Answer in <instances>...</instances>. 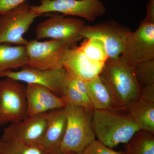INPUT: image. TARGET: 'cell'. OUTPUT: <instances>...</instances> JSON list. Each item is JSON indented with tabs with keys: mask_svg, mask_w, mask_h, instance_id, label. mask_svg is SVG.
<instances>
[{
	"mask_svg": "<svg viewBox=\"0 0 154 154\" xmlns=\"http://www.w3.org/2000/svg\"><path fill=\"white\" fill-rule=\"evenodd\" d=\"M100 76L113 93L122 110L140 99L141 86L138 82L134 66L128 63L121 55L108 59Z\"/></svg>",
	"mask_w": 154,
	"mask_h": 154,
	"instance_id": "obj_1",
	"label": "cell"
},
{
	"mask_svg": "<svg viewBox=\"0 0 154 154\" xmlns=\"http://www.w3.org/2000/svg\"><path fill=\"white\" fill-rule=\"evenodd\" d=\"M124 111L94 110L92 125L98 140L112 149L121 143H127L140 130L128 112Z\"/></svg>",
	"mask_w": 154,
	"mask_h": 154,
	"instance_id": "obj_2",
	"label": "cell"
},
{
	"mask_svg": "<svg viewBox=\"0 0 154 154\" xmlns=\"http://www.w3.org/2000/svg\"><path fill=\"white\" fill-rule=\"evenodd\" d=\"M67 124L60 149L65 154H80L96 140L92 125L94 109L67 104Z\"/></svg>",
	"mask_w": 154,
	"mask_h": 154,
	"instance_id": "obj_3",
	"label": "cell"
},
{
	"mask_svg": "<svg viewBox=\"0 0 154 154\" xmlns=\"http://www.w3.org/2000/svg\"><path fill=\"white\" fill-rule=\"evenodd\" d=\"M38 5H30V10L38 16L56 13L94 22L105 14L106 8L100 0H40Z\"/></svg>",
	"mask_w": 154,
	"mask_h": 154,
	"instance_id": "obj_4",
	"label": "cell"
},
{
	"mask_svg": "<svg viewBox=\"0 0 154 154\" xmlns=\"http://www.w3.org/2000/svg\"><path fill=\"white\" fill-rule=\"evenodd\" d=\"M85 25V21L80 18L66 17L54 13L37 25L35 29L36 39L60 40L71 48L75 47L82 39L80 33Z\"/></svg>",
	"mask_w": 154,
	"mask_h": 154,
	"instance_id": "obj_5",
	"label": "cell"
},
{
	"mask_svg": "<svg viewBox=\"0 0 154 154\" xmlns=\"http://www.w3.org/2000/svg\"><path fill=\"white\" fill-rule=\"evenodd\" d=\"M27 65L40 69H54L63 67L64 63L71 48L60 40L39 41L28 40L25 45Z\"/></svg>",
	"mask_w": 154,
	"mask_h": 154,
	"instance_id": "obj_6",
	"label": "cell"
},
{
	"mask_svg": "<svg viewBox=\"0 0 154 154\" xmlns=\"http://www.w3.org/2000/svg\"><path fill=\"white\" fill-rule=\"evenodd\" d=\"M26 86L10 78L0 80V126L27 116Z\"/></svg>",
	"mask_w": 154,
	"mask_h": 154,
	"instance_id": "obj_7",
	"label": "cell"
},
{
	"mask_svg": "<svg viewBox=\"0 0 154 154\" xmlns=\"http://www.w3.org/2000/svg\"><path fill=\"white\" fill-rule=\"evenodd\" d=\"M28 2L0 15V43L25 46L28 40L24 37L37 17L30 10Z\"/></svg>",
	"mask_w": 154,
	"mask_h": 154,
	"instance_id": "obj_8",
	"label": "cell"
},
{
	"mask_svg": "<svg viewBox=\"0 0 154 154\" xmlns=\"http://www.w3.org/2000/svg\"><path fill=\"white\" fill-rule=\"evenodd\" d=\"M131 31L129 28L110 20L94 25H85L80 35L82 39H99L104 44L108 59H115L122 54Z\"/></svg>",
	"mask_w": 154,
	"mask_h": 154,
	"instance_id": "obj_9",
	"label": "cell"
},
{
	"mask_svg": "<svg viewBox=\"0 0 154 154\" xmlns=\"http://www.w3.org/2000/svg\"><path fill=\"white\" fill-rule=\"evenodd\" d=\"M18 71H5L0 74V77L43 86L61 98L66 76V71L63 67L43 70L26 65Z\"/></svg>",
	"mask_w": 154,
	"mask_h": 154,
	"instance_id": "obj_10",
	"label": "cell"
},
{
	"mask_svg": "<svg viewBox=\"0 0 154 154\" xmlns=\"http://www.w3.org/2000/svg\"><path fill=\"white\" fill-rule=\"evenodd\" d=\"M122 56L130 64L154 60V23L142 21L127 38Z\"/></svg>",
	"mask_w": 154,
	"mask_h": 154,
	"instance_id": "obj_11",
	"label": "cell"
},
{
	"mask_svg": "<svg viewBox=\"0 0 154 154\" xmlns=\"http://www.w3.org/2000/svg\"><path fill=\"white\" fill-rule=\"evenodd\" d=\"M46 113L27 116L21 121L11 123L4 130L0 139L39 144L44 137L47 127Z\"/></svg>",
	"mask_w": 154,
	"mask_h": 154,
	"instance_id": "obj_12",
	"label": "cell"
},
{
	"mask_svg": "<svg viewBox=\"0 0 154 154\" xmlns=\"http://www.w3.org/2000/svg\"><path fill=\"white\" fill-rule=\"evenodd\" d=\"M26 96L28 116L63 108L67 105L60 97L45 87L38 85L27 84Z\"/></svg>",
	"mask_w": 154,
	"mask_h": 154,
	"instance_id": "obj_13",
	"label": "cell"
},
{
	"mask_svg": "<svg viewBox=\"0 0 154 154\" xmlns=\"http://www.w3.org/2000/svg\"><path fill=\"white\" fill-rule=\"evenodd\" d=\"M104 65L91 60L77 46L69 51L63 68L66 71L86 82L99 76Z\"/></svg>",
	"mask_w": 154,
	"mask_h": 154,
	"instance_id": "obj_14",
	"label": "cell"
},
{
	"mask_svg": "<svg viewBox=\"0 0 154 154\" xmlns=\"http://www.w3.org/2000/svg\"><path fill=\"white\" fill-rule=\"evenodd\" d=\"M47 124L40 145L49 152L60 149L66 130L67 119L64 108L46 112Z\"/></svg>",
	"mask_w": 154,
	"mask_h": 154,
	"instance_id": "obj_15",
	"label": "cell"
},
{
	"mask_svg": "<svg viewBox=\"0 0 154 154\" xmlns=\"http://www.w3.org/2000/svg\"><path fill=\"white\" fill-rule=\"evenodd\" d=\"M85 83L88 98L94 110L124 111L100 76Z\"/></svg>",
	"mask_w": 154,
	"mask_h": 154,
	"instance_id": "obj_16",
	"label": "cell"
},
{
	"mask_svg": "<svg viewBox=\"0 0 154 154\" xmlns=\"http://www.w3.org/2000/svg\"><path fill=\"white\" fill-rule=\"evenodd\" d=\"M25 46L0 43V74L5 71L22 68L27 65Z\"/></svg>",
	"mask_w": 154,
	"mask_h": 154,
	"instance_id": "obj_17",
	"label": "cell"
},
{
	"mask_svg": "<svg viewBox=\"0 0 154 154\" xmlns=\"http://www.w3.org/2000/svg\"><path fill=\"white\" fill-rule=\"evenodd\" d=\"M140 130L154 134V102L140 99L127 109Z\"/></svg>",
	"mask_w": 154,
	"mask_h": 154,
	"instance_id": "obj_18",
	"label": "cell"
},
{
	"mask_svg": "<svg viewBox=\"0 0 154 154\" xmlns=\"http://www.w3.org/2000/svg\"><path fill=\"white\" fill-rule=\"evenodd\" d=\"M126 154H154V134L138 131L127 143Z\"/></svg>",
	"mask_w": 154,
	"mask_h": 154,
	"instance_id": "obj_19",
	"label": "cell"
},
{
	"mask_svg": "<svg viewBox=\"0 0 154 154\" xmlns=\"http://www.w3.org/2000/svg\"><path fill=\"white\" fill-rule=\"evenodd\" d=\"M40 144H29L0 139V154H49Z\"/></svg>",
	"mask_w": 154,
	"mask_h": 154,
	"instance_id": "obj_20",
	"label": "cell"
},
{
	"mask_svg": "<svg viewBox=\"0 0 154 154\" xmlns=\"http://www.w3.org/2000/svg\"><path fill=\"white\" fill-rule=\"evenodd\" d=\"M79 49L91 60L105 64L108 59L103 43L96 38H87L78 46Z\"/></svg>",
	"mask_w": 154,
	"mask_h": 154,
	"instance_id": "obj_21",
	"label": "cell"
},
{
	"mask_svg": "<svg viewBox=\"0 0 154 154\" xmlns=\"http://www.w3.org/2000/svg\"><path fill=\"white\" fill-rule=\"evenodd\" d=\"M61 98L66 102L67 105L68 104L94 109L89 99L80 93L70 82L67 73L63 94Z\"/></svg>",
	"mask_w": 154,
	"mask_h": 154,
	"instance_id": "obj_22",
	"label": "cell"
},
{
	"mask_svg": "<svg viewBox=\"0 0 154 154\" xmlns=\"http://www.w3.org/2000/svg\"><path fill=\"white\" fill-rule=\"evenodd\" d=\"M134 70L141 87L154 84V60L136 65Z\"/></svg>",
	"mask_w": 154,
	"mask_h": 154,
	"instance_id": "obj_23",
	"label": "cell"
},
{
	"mask_svg": "<svg viewBox=\"0 0 154 154\" xmlns=\"http://www.w3.org/2000/svg\"><path fill=\"white\" fill-rule=\"evenodd\" d=\"M80 154H126L125 152L113 150L99 140H95Z\"/></svg>",
	"mask_w": 154,
	"mask_h": 154,
	"instance_id": "obj_24",
	"label": "cell"
},
{
	"mask_svg": "<svg viewBox=\"0 0 154 154\" xmlns=\"http://www.w3.org/2000/svg\"><path fill=\"white\" fill-rule=\"evenodd\" d=\"M27 0H0V15L13 10Z\"/></svg>",
	"mask_w": 154,
	"mask_h": 154,
	"instance_id": "obj_25",
	"label": "cell"
},
{
	"mask_svg": "<svg viewBox=\"0 0 154 154\" xmlns=\"http://www.w3.org/2000/svg\"><path fill=\"white\" fill-rule=\"evenodd\" d=\"M141 99L154 102V84L141 87Z\"/></svg>",
	"mask_w": 154,
	"mask_h": 154,
	"instance_id": "obj_26",
	"label": "cell"
},
{
	"mask_svg": "<svg viewBox=\"0 0 154 154\" xmlns=\"http://www.w3.org/2000/svg\"><path fill=\"white\" fill-rule=\"evenodd\" d=\"M144 21L154 23V0H149L146 8V15Z\"/></svg>",
	"mask_w": 154,
	"mask_h": 154,
	"instance_id": "obj_27",
	"label": "cell"
},
{
	"mask_svg": "<svg viewBox=\"0 0 154 154\" xmlns=\"http://www.w3.org/2000/svg\"><path fill=\"white\" fill-rule=\"evenodd\" d=\"M49 154H65L62 152L60 149L54 151L50 152Z\"/></svg>",
	"mask_w": 154,
	"mask_h": 154,
	"instance_id": "obj_28",
	"label": "cell"
}]
</instances>
